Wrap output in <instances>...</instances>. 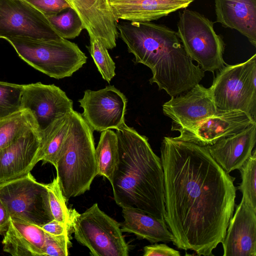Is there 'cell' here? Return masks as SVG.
Wrapping results in <instances>:
<instances>
[{"mask_svg":"<svg viewBox=\"0 0 256 256\" xmlns=\"http://www.w3.org/2000/svg\"><path fill=\"white\" fill-rule=\"evenodd\" d=\"M10 219L8 210L0 199V235H4L8 230Z\"/></svg>","mask_w":256,"mask_h":256,"instance_id":"35","label":"cell"},{"mask_svg":"<svg viewBox=\"0 0 256 256\" xmlns=\"http://www.w3.org/2000/svg\"><path fill=\"white\" fill-rule=\"evenodd\" d=\"M80 18L88 35L98 38L108 50L116 46L118 22L108 0H65Z\"/></svg>","mask_w":256,"mask_h":256,"instance_id":"16","label":"cell"},{"mask_svg":"<svg viewBox=\"0 0 256 256\" xmlns=\"http://www.w3.org/2000/svg\"><path fill=\"white\" fill-rule=\"evenodd\" d=\"M78 102L84 110L82 118L93 130H116L125 123L127 98L114 86L86 90Z\"/></svg>","mask_w":256,"mask_h":256,"instance_id":"13","label":"cell"},{"mask_svg":"<svg viewBox=\"0 0 256 256\" xmlns=\"http://www.w3.org/2000/svg\"><path fill=\"white\" fill-rule=\"evenodd\" d=\"M210 88L218 112L241 110L256 118V54L219 70Z\"/></svg>","mask_w":256,"mask_h":256,"instance_id":"8","label":"cell"},{"mask_svg":"<svg viewBox=\"0 0 256 256\" xmlns=\"http://www.w3.org/2000/svg\"><path fill=\"white\" fill-rule=\"evenodd\" d=\"M33 128H36L33 118L30 112L24 109L0 120V150Z\"/></svg>","mask_w":256,"mask_h":256,"instance_id":"25","label":"cell"},{"mask_svg":"<svg viewBox=\"0 0 256 256\" xmlns=\"http://www.w3.org/2000/svg\"><path fill=\"white\" fill-rule=\"evenodd\" d=\"M41 138L35 128L0 150V183L26 176L40 160Z\"/></svg>","mask_w":256,"mask_h":256,"instance_id":"14","label":"cell"},{"mask_svg":"<svg viewBox=\"0 0 256 256\" xmlns=\"http://www.w3.org/2000/svg\"><path fill=\"white\" fill-rule=\"evenodd\" d=\"M46 233L53 236H60L70 231V228L64 223L53 219L40 226Z\"/></svg>","mask_w":256,"mask_h":256,"instance_id":"34","label":"cell"},{"mask_svg":"<svg viewBox=\"0 0 256 256\" xmlns=\"http://www.w3.org/2000/svg\"><path fill=\"white\" fill-rule=\"evenodd\" d=\"M124 220L120 223L122 232L134 234L152 244L172 242L174 238L165 220L140 210L122 208Z\"/></svg>","mask_w":256,"mask_h":256,"instance_id":"22","label":"cell"},{"mask_svg":"<svg viewBox=\"0 0 256 256\" xmlns=\"http://www.w3.org/2000/svg\"><path fill=\"white\" fill-rule=\"evenodd\" d=\"M256 141V122L207 147L212 158L230 173L238 170L252 155Z\"/></svg>","mask_w":256,"mask_h":256,"instance_id":"18","label":"cell"},{"mask_svg":"<svg viewBox=\"0 0 256 256\" xmlns=\"http://www.w3.org/2000/svg\"><path fill=\"white\" fill-rule=\"evenodd\" d=\"M70 112L57 120L41 137L40 160L43 164L49 162L56 166L59 152L70 129Z\"/></svg>","mask_w":256,"mask_h":256,"instance_id":"23","label":"cell"},{"mask_svg":"<svg viewBox=\"0 0 256 256\" xmlns=\"http://www.w3.org/2000/svg\"><path fill=\"white\" fill-rule=\"evenodd\" d=\"M90 37L89 52L102 78L110 82L115 76V63L110 56L108 49L94 36Z\"/></svg>","mask_w":256,"mask_h":256,"instance_id":"27","label":"cell"},{"mask_svg":"<svg viewBox=\"0 0 256 256\" xmlns=\"http://www.w3.org/2000/svg\"><path fill=\"white\" fill-rule=\"evenodd\" d=\"M71 245L69 232L60 236H53L46 232L44 256H68Z\"/></svg>","mask_w":256,"mask_h":256,"instance_id":"31","label":"cell"},{"mask_svg":"<svg viewBox=\"0 0 256 256\" xmlns=\"http://www.w3.org/2000/svg\"><path fill=\"white\" fill-rule=\"evenodd\" d=\"M24 84L0 82V120L22 109Z\"/></svg>","mask_w":256,"mask_h":256,"instance_id":"28","label":"cell"},{"mask_svg":"<svg viewBox=\"0 0 256 256\" xmlns=\"http://www.w3.org/2000/svg\"><path fill=\"white\" fill-rule=\"evenodd\" d=\"M46 17L56 32L64 39L76 38L84 29L80 18L72 8Z\"/></svg>","mask_w":256,"mask_h":256,"instance_id":"26","label":"cell"},{"mask_svg":"<svg viewBox=\"0 0 256 256\" xmlns=\"http://www.w3.org/2000/svg\"><path fill=\"white\" fill-rule=\"evenodd\" d=\"M40 40L62 38L46 16L24 0H0V38Z\"/></svg>","mask_w":256,"mask_h":256,"instance_id":"10","label":"cell"},{"mask_svg":"<svg viewBox=\"0 0 256 256\" xmlns=\"http://www.w3.org/2000/svg\"><path fill=\"white\" fill-rule=\"evenodd\" d=\"M194 0H108L116 18L151 22L187 8Z\"/></svg>","mask_w":256,"mask_h":256,"instance_id":"19","label":"cell"},{"mask_svg":"<svg viewBox=\"0 0 256 256\" xmlns=\"http://www.w3.org/2000/svg\"><path fill=\"white\" fill-rule=\"evenodd\" d=\"M216 20L234 29L256 46V0H214Z\"/></svg>","mask_w":256,"mask_h":256,"instance_id":"20","label":"cell"},{"mask_svg":"<svg viewBox=\"0 0 256 256\" xmlns=\"http://www.w3.org/2000/svg\"><path fill=\"white\" fill-rule=\"evenodd\" d=\"M0 199L12 220L40 226L54 219L46 184L37 182L30 172L0 183Z\"/></svg>","mask_w":256,"mask_h":256,"instance_id":"9","label":"cell"},{"mask_svg":"<svg viewBox=\"0 0 256 256\" xmlns=\"http://www.w3.org/2000/svg\"><path fill=\"white\" fill-rule=\"evenodd\" d=\"M117 28L135 62L148 67L156 84L171 97L184 92L204 76V72L186 52L177 32L151 22L122 21Z\"/></svg>","mask_w":256,"mask_h":256,"instance_id":"2","label":"cell"},{"mask_svg":"<svg viewBox=\"0 0 256 256\" xmlns=\"http://www.w3.org/2000/svg\"><path fill=\"white\" fill-rule=\"evenodd\" d=\"M50 212L54 219L67 225L70 228V211L66 206V200L62 194L56 178L46 184Z\"/></svg>","mask_w":256,"mask_h":256,"instance_id":"30","label":"cell"},{"mask_svg":"<svg viewBox=\"0 0 256 256\" xmlns=\"http://www.w3.org/2000/svg\"><path fill=\"white\" fill-rule=\"evenodd\" d=\"M95 154L96 176H102L111 184L118 159V138L116 132L112 129L101 132Z\"/></svg>","mask_w":256,"mask_h":256,"instance_id":"24","label":"cell"},{"mask_svg":"<svg viewBox=\"0 0 256 256\" xmlns=\"http://www.w3.org/2000/svg\"><path fill=\"white\" fill-rule=\"evenodd\" d=\"M177 34L189 57L204 71L214 72L226 64L223 36L214 30V22L186 8L178 14Z\"/></svg>","mask_w":256,"mask_h":256,"instance_id":"7","label":"cell"},{"mask_svg":"<svg viewBox=\"0 0 256 256\" xmlns=\"http://www.w3.org/2000/svg\"><path fill=\"white\" fill-rule=\"evenodd\" d=\"M46 16L57 14L71 6L65 0H24Z\"/></svg>","mask_w":256,"mask_h":256,"instance_id":"32","label":"cell"},{"mask_svg":"<svg viewBox=\"0 0 256 256\" xmlns=\"http://www.w3.org/2000/svg\"><path fill=\"white\" fill-rule=\"evenodd\" d=\"M93 131L80 113L71 112L70 129L55 166L66 202L88 190L97 176Z\"/></svg>","mask_w":256,"mask_h":256,"instance_id":"4","label":"cell"},{"mask_svg":"<svg viewBox=\"0 0 256 256\" xmlns=\"http://www.w3.org/2000/svg\"><path fill=\"white\" fill-rule=\"evenodd\" d=\"M22 109L30 112L40 138L57 120L74 110L73 102L64 91L40 82L24 84Z\"/></svg>","mask_w":256,"mask_h":256,"instance_id":"11","label":"cell"},{"mask_svg":"<svg viewBox=\"0 0 256 256\" xmlns=\"http://www.w3.org/2000/svg\"><path fill=\"white\" fill-rule=\"evenodd\" d=\"M164 220L178 249L212 256L233 215L234 177L212 158L207 146L164 137Z\"/></svg>","mask_w":256,"mask_h":256,"instance_id":"1","label":"cell"},{"mask_svg":"<svg viewBox=\"0 0 256 256\" xmlns=\"http://www.w3.org/2000/svg\"><path fill=\"white\" fill-rule=\"evenodd\" d=\"M6 40L25 62L56 79L72 76L88 58L76 44L64 38L46 40L13 38Z\"/></svg>","mask_w":256,"mask_h":256,"instance_id":"5","label":"cell"},{"mask_svg":"<svg viewBox=\"0 0 256 256\" xmlns=\"http://www.w3.org/2000/svg\"><path fill=\"white\" fill-rule=\"evenodd\" d=\"M144 256H180L179 251L165 244L154 243L144 248Z\"/></svg>","mask_w":256,"mask_h":256,"instance_id":"33","label":"cell"},{"mask_svg":"<svg viewBox=\"0 0 256 256\" xmlns=\"http://www.w3.org/2000/svg\"><path fill=\"white\" fill-rule=\"evenodd\" d=\"M256 123V118L241 110L218 112L191 132H180L174 137L202 146L214 144L218 140L234 134Z\"/></svg>","mask_w":256,"mask_h":256,"instance_id":"15","label":"cell"},{"mask_svg":"<svg viewBox=\"0 0 256 256\" xmlns=\"http://www.w3.org/2000/svg\"><path fill=\"white\" fill-rule=\"evenodd\" d=\"M164 114L173 121L172 130L191 132L217 113L210 88L198 84L162 105Z\"/></svg>","mask_w":256,"mask_h":256,"instance_id":"12","label":"cell"},{"mask_svg":"<svg viewBox=\"0 0 256 256\" xmlns=\"http://www.w3.org/2000/svg\"><path fill=\"white\" fill-rule=\"evenodd\" d=\"M242 182L238 187L242 197L248 204L256 209V150L238 169Z\"/></svg>","mask_w":256,"mask_h":256,"instance_id":"29","label":"cell"},{"mask_svg":"<svg viewBox=\"0 0 256 256\" xmlns=\"http://www.w3.org/2000/svg\"><path fill=\"white\" fill-rule=\"evenodd\" d=\"M70 211V228L74 238L94 256H128V246L120 223L93 204L82 214Z\"/></svg>","mask_w":256,"mask_h":256,"instance_id":"6","label":"cell"},{"mask_svg":"<svg viewBox=\"0 0 256 256\" xmlns=\"http://www.w3.org/2000/svg\"><path fill=\"white\" fill-rule=\"evenodd\" d=\"M118 159L111 184L122 208L140 210L164 220V171L148 138L124 123L116 132Z\"/></svg>","mask_w":256,"mask_h":256,"instance_id":"3","label":"cell"},{"mask_svg":"<svg viewBox=\"0 0 256 256\" xmlns=\"http://www.w3.org/2000/svg\"><path fill=\"white\" fill-rule=\"evenodd\" d=\"M4 236L5 252L13 256H44L46 232L40 226L11 218Z\"/></svg>","mask_w":256,"mask_h":256,"instance_id":"21","label":"cell"},{"mask_svg":"<svg viewBox=\"0 0 256 256\" xmlns=\"http://www.w3.org/2000/svg\"><path fill=\"white\" fill-rule=\"evenodd\" d=\"M222 244L223 256H256V209L242 198Z\"/></svg>","mask_w":256,"mask_h":256,"instance_id":"17","label":"cell"}]
</instances>
